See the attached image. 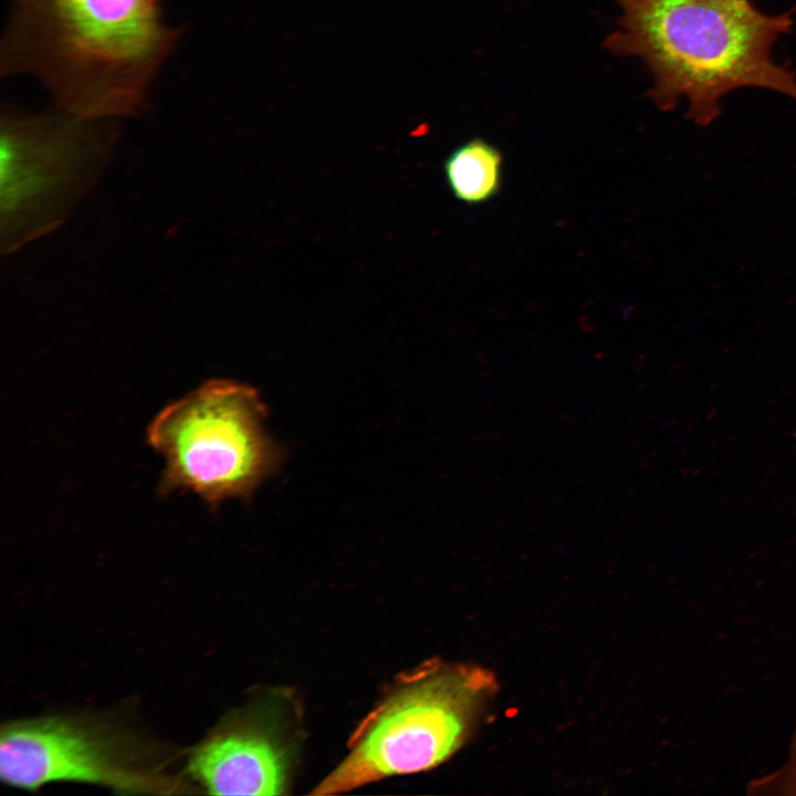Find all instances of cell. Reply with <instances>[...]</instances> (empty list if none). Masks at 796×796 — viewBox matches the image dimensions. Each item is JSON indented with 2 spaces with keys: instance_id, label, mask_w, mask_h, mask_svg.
<instances>
[{
  "instance_id": "6da1fadb",
  "label": "cell",
  "mask_w": 796,
  "mask_h": 796,
  "mask_svg": "<svg viewBox=\"0 0 796 796\" xmlns=\"http://www.w3.org/2000/svg\"><path fill=\"white\" fill-rule=\"evenodd\" d=\"M178 38L159 0H11L0 70L34 77L82 118L132 117Z\"/></svg>"
},
{
  "instance_id": "277c9868",
  "label": "cell",
  "mask_w": 796,
  "mask_h": 796,
  "mask_svg": "<svg viewBox=\"0 0 796 796\" xmlns=\"http://www.w3.org/2000/svg\"><path fill=\"white\" fill-rule=\"evenodd\" d=\"M118 119H86L54 106L2 107L0 251L13 253L60 227L102 176Z\"/></svg>"
},
{
  "instance_id": "ba28073f",
  "label": "cell",
  "mask_w": 796,
  "mask_h": 796,
  "mask_svg": "<svg viewBox=\"0 0 796 796\" xmlns=\"http://www.w3.org/2000/svg\"><path fill=\"white\" fill-rule=\"evenodd\" d=\"M503 157L482 138L457 147L443 164L452 195L461 202L480 205L494 198L501 188Z\"/></svg>"
},
{
  "instance_id": "3957f363",
  "label": "cell",
  "mask_w": 796,
  "mask_h": 796,
  "mask_svg": "<svg viewBox=\"0 0 796 796\" xmlns=\"http://www.w3.org/2000/svg\"><path fill=\"white\" fill-rule=\"evenodd\" d=\"M498 690L495 674L473 663L431 659L402 674L354 732L345 758L311 794H341L440 765L475 732Z\"/></svg>"
},
{
  "instance_id": "8992f818",
  "label": "cell",
  "mask_w": 796,
  "mask_h": 796,
  "mask_svg": "<svg viewBox=\"0 0 796 796\" xmlns=\"http://www.w3.org/2000/svg\"><path fill=\"white\" fill-rule=\"evenodd\" d=\"M114 734L64 716L20 720L2 726L0 776L10 786L35 789L50 782L97 784L122 790L149 787L130 766Z\"/></svg>"
},
{
  "instance_id": "7a4b0ae2",
  "label": "cell",
  "mask_w": 796,
  "mask_h": 796,
  "mask_svg": "<svg viewBox=\"0 0 796 796\" xmlns=\"http://www.w3.org/2000/svg\"><path fill=\"white\" fill-rule=\"evenodd\" d=\"M618 29L604 46L639 57L652 76L647 96L661 111L687 102L700 127L722 114L730 92L755 87L796 101V73L777 63L773 48L790 33L792 12L767 14L753 0H612Z\"/></svg>"
},
{
  "instance_id": "5b68a950",
  "label": "cell",
  "mask_w": 796,
  "mask_h": 796,
  "mask_svg": "<svg viewBox=\"0 0 796 796\" xmlns=\"http://www.w3.org/2000/svg\"><path fill=\"white\" fill-rule=\"evenodd\" d=\"M265 408L245 384L213 379L164 408L147 442L165 461L160 488L184 489L209 504L249 496L274 469Z\"/></svg>"
},
{
  "instance_id": "52a82bcc",
  "label": "cell",
  "mask_w": 796,
  "mask_h": 796,
  "mask_svg": "<svg viewBox=\"0 0 796 796\" xmlns=\"http://www.w3.org/2000/svg\"><path fill=\"white\" fill-rule=\"evenodd\" d=\"M287 699L282 693L261 698L195 750L188 769L209 794H285L300 736Z\"/></svg>"
}]
</instances>
